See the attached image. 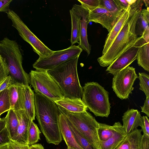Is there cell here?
Listing matches in <instances>:
<instances>
[{
    "mask_svg": "<svg viewBox=\"0 0 149 149\" xmlns=\"http://www.w3.org/2000/svg\"><path fill=\"white\" fill-rule=\"evenodd\" d=\"M143 4L142 0H136L130 5L128 15L123 27L107 51L97 59L100 66H109L122 53L135 44L138 38L135 32L136 24Z\"/></svg>",
    "mask_w": 149,
    "mask_h": 149,
    "instance_id": "1",
    "label": "cell"
},
{
    "mask_svg": "<svg viewBox=\"0 0 149 149\" xmlns=\"http://www.w3.org/2000/svg\"><path fill=\"white\" fill-rule=\"evenodd\" d=\"M35 116L47 142L58 145L62 137L59 125L61 111L54 101L38 92L35 93Z\"/></svg>",
    "mask_w": 149,
    "mask_h": 149,
    "instance_id": "2",
    "label": "cell"
},
{
    "mask_svg": "<svg viewBox=\"0 0 149 149\" xmlns=\"http://www.w3.org/2000/svg\"><path fill=\"white\" fill-rule=\"evenodd\" d=\"M79 56L70 59L54 68L47 71L56 82L65 97L81 99L83 88L80 83L77 71Z\"/></svg>",
    "mask_w": 149,
    "mask_h": 149,
    "instance_id": "3",
    "label": "cell"
},
{
    "mask_svg": "<svg viewBox=\"0 0 149 149\" xmlns=\"http://www.w3.org/2000/svg\"><path fill=\"white\" fill-rule=\"evenodd\" d=\"M20 47L15 40L5 37L0 40V54L7 65L8 75L13 84L29 86L30 77L22 65L23 57Z\"/></svg>",
    "mask_w": 149,
    "mask_h": 149,
    "instance_id": "4",
    "label": "cell"
},
{
    "mask_svg": "<svg viewBox=\"0 0 149 149\" xmlns=\"http://www.w3.org/2000/svg\"><path fill=\"white\" fill-rule=\"evenodd\" d=\"M81 100L95 116L108 117L110 114L111 106L109 93L97 83L85 84L83 88Z\"/></svg>",
    "mask_w": 149,
    "mask_h": 149,
    "instance_id": "5",
    "label": "cell"
},
{
    "mask_svg": "<svg viewBox=\"0 0 149 149\" xmlns=\"http://www.w3.org/2000/svg\"><path fill=\"white\" fill-rule=\"evenodd\" d=\"M74 126L91 143L93 149H101L97 130L99 123L86 111L72 113L58 107Z\"/></svg>",
    "mask_w": 149,
    "mask_h": 149,
    "instance_id": "6",
    "label": "cell"
},
{
    "mask_svg": "<svg viewBox=\"0 0 149 149\" xmlns=\"http://www.w3.org/2000/svg\"><path fill=\"white\" fill-rule=\"evenodd\" d=\"M30 84L35 92H38L54 101L64 97L59 87L46 71L32 70Z\"/></svg>",
    "mask_w": 149,
    "mask_h": 149,
    "instance_id": "7",
    "label": "cell"
},
{
    "mask_svg": "<svg viewBox=\"0 0 149 149\" xmlns=\"http://www.w3.org/2000/svg\"><path fill=\"white\" fill-rule=\"evenodd\" d=\"M6 14L12 22V26L17 30L23 39L31 46L33 51L39 56V58L47 57L54 52L46 46L31 31L15 11L10 10Z\"/></svg>",
    "mask_w": 149,
    "mask_h": 149,
    "instance_id": "8",
    "label": "cell"
},
{
    "mask_svg": "<svg viewBox=\"0 0 149 149\" xmlns=\"http://www.w3.org/2000/svg\"><path fill=\"white\" fill-rule=\"evenodd\" d=\"M82 50L79 45H73L63 50L54 51L47 57L39 58L33 66L36 70H50L70 59L79 56Z\"/></svg>",
    "mask_w": 149,
    "mask_h": 149,
    "instance_id": "9",
    "label": "cell"
},
{
    "mask_svg": "<svg viewBox=\"0 0 149 149\" xmlns=\"http://www.w3.org/2000/svg\"><path fill=\"white\" fill-rule=\"evenodd\" d=\"M138 78L135 68L129 66L114 75L112 87L117 96L121 100L127 99L132 93L134 83Z\"/></svg>",
    "mask_w": 149,
    "mask_h": 149,
    "instance_id": "10",
    "label": "cell"
},
{
    "mask_svg": "<svg viewBox=\"0 0 149 149\" xmlns=\"http://www.w3.org/2000/svg\"><path fill=\"white\" fill-rule=\"evenodd\" d=\"M139 48L140 45L137 38L135 44L116 58L107 68L106 71L114 75L129 66L136 59Z\"/></svg>",
    "mask_w": 149,
    "mask_h": 149,
    "instance_id": "11",
    "label": "cell"
},
{
    "mask_svg": "<svg viewBox=\"0 0 149 149\" xmlns=\"http://www.w3.org/2000/svg\"><path fill=\"white\" fill-rule=\"evenodd\" d=\"M123 10L110 12L104 8L97 7L89 11L88 22H94L99 23L109 32L116 19Z\"/></svg>",
    "mask_w": 149,
    "mask_h": 149,
    "instance_id": "12",
    "label": "cell"
},
{
    "mask_svg": "<svg viewBox=\"0 0 149 149\" xmlns=\"http://www.w3.org/2000/svg\"><path fill=\"white\" fill-rule=\"evenodd\" d=\"M15 111L18 119V126L17 134L11 141L20 144H27L29 130L33 120L24 109Z\"/></svg>",
    "mask_w": 149,
    "mask_h": 149,
    "instance_id": "13",
    "label": "cell"
},
{
    "mask_svg": "<svg viewBox=\"0 0 149 149\" xmlns=\"http://www.w3.org/2000/svg\"><path fill=\"white\" fill-rule=\"evenodd\" d=\"M75 5L81 17L79 46L86 52L88 56L91 51V46L88 42L87 34L89 11L81 5Z\"/></svg>",
    "mask_w": 149,
    "mask_h": 149,
    "instance_id": "14",
    "label": "cell"
},
{
    "mask_svg": "<svg viewBox=\"0 0 149 149\" xmlns=\"http://www.w3.org/2000/svg\"><path fill=\"white\" fill-rule=\"evenodd\" d=\"M130 5L123 10L116 19L106 38L102 52L104 54L107 51L125 22L129 13Z\"/></svg>",
    "mask_w": 149,
    "mask_h": 149,
    "instance_id": "15",
    "label": "cell"
},
{
    "mask_svg": "<svg viewBox=\"0 0 149 149\" xmlns=\"http://www.w3.org/2000/svg\"><path fill=\"white\" fill-rule=\"evenodd\" d=\"M141 117L140 112L137 109H132L124 113L122 116V126L127 134L140 126Z\"/></svg>",
    "mask_w": 149,
    "mask_h": 149,
    "instance_id": "16",
    "label": "cell"
},
{
    "mask_svg": "<svg viewBox=\"0 0 149 149\" xmlns=\"http://www.w3.org/2000/svg\"><path fill=\"white\" fill-rule=\"evenodd\" d=\"M59 125L62 137L67 147L75 149H83L77 142L69 127L67 117L61 112L59 117Z\"/></svg>",
    "mask_w": 149,
    "mask_h": 149,
    "instance_id": "17",
    "label": "cell"
},
{
    "mask_svg": "<svg viewBox=\"0 0 149 149\" xmlns=\"http://www.w3.org/2000/svg\"><path fill=\"white\" fill-rule=\"evenodd\" d=\"M22 86L23 109L33 121L35 117V93L29 86Z\"/></svg>",
    "mask_w": 149,
    "mask_h": 149,
    "instance_id": "18",
    "label": "cell"
},
{
    "mask_svg": "<svg viewBox=\"0 0 149 149\" xmlns=\"http://www.w3.org/2000/svg\"><path fill=\"white\" fill-rule=\"evenodd\" d=\"M54 102L58 107L71 112H81L88 109L81 99H72L64 97Z\"/></svg>",
    "mask_w": 149,
    "mask_h": 149,
    "instance_id": "19",
    "label": "cell"
},
{
    "mask_svg": "<svg viewBox=\"0 0 149 149\" xmlns=\"http://www.w3.org/2000/svg\"><path fill=\"white\" fill-rule=\"evenodd\" d=\"M127 134L119 122L113 136L107 140L100 141L101 149H115L123 140Z\"/></svg>",
    "mask_w": 149,
    "mask_h": 149,
    "instance_id": "20",
    "label": "cell"
},
{
    "mask_svg": "<svg viewBox=\"0 0 149 149\" xmlns=\"http://www.w3.org/2000/svg\"><path fill=\"white\" fill-rule=\"evenodd\" d=\"M142 132L141 129H137L127 134L115 149H140Z\"/></svg>",
    "mask_w": 149,
    "mask_h": 149,
    "instance_id": "21",
    "label": "cell"
},
{
    "mask_svg": "<svg viewBox=\"0 0 149 149\" xmlns=\"http://www.w3.org/2000/svg\"><path fill=\"white\" fill-rule=\"evenodd\" d=\"M137 40L140 45L136 57L138 64L149 72V42H146L141 36L138 38Z\"/></svg>",
    "mask_w": 149,
    "mask_h": 149,
    "instance_id": "22",
    "label": "cell"
},
{
    "mask_svg": "<svg viewBox=\"0 0 149 149\" xmlns=\"http://www.w3.org/2000/svg\"><path fill=\"white\" fill-rule=\"evenodd\" d=\"M70 12L72 23L70 38L72 46L77 43H79L81 17L75 4H74L70 10Z\"/></svg>",
    "mask_w": 149,
    "mask_h": 149,
    "instance_id": "23",
    "label": "cell"
},
{
    "mask_svg": "<svg viewBox=\"0 0 149 149\" xmlns=\"http://www.w3.org/2000/svg\"><path fill=\"white\" fill-rule=\"evenodd\" d=\"M10 109H23L22 86L13 84L8 88Z\"/></svg>",
    "mask_w": 149,
    "mask_h": 149,
    "instance_id": "24",
    "label": "cell"
},
{
    "mask_svg": "<svg viewBox=\"0 0 149 149\" xmlns=\"http://www.w3.org/2000/svg\"><path fill=\"white\" fill-rule=\"evenodd\" d=\"M6 127L7 128L10 138L11 139L17 134L18 126V121L14 111L10 109L4 117Z\"/></svg>",
    "mask_w": 149,
    "mask_h": 149,
    "instance_id": "25",
    "label": "cell"
},
{
    "mask_svg": "<svg viewBox=\"0 0 149 149\" xmlns=\"http://www.w3.org/2000/svg\"><path fill=\"white\" fill-rule=\"evenodd\" d=\"M117 124L118 122H115L112 126L99 123L97 133L100 141H105L111 137L116 130Z\"/></svg>",
    "mask_w": 149,
    "mask_h": 149,
    "instance_id": "26",
    "label": "cell"
},
{
    "mask_svg": "<svg viewBox=\"0 0 149 149\" xmlns=\"http://www.w3.org/2000/svg\"><path fill=\"white\" fill-rule=\"evenodd\" d=\"M67 119L69 127L78 145L83 149H93L89 142L76 129L67 118Z\"/></svg>",
    "mask_w": 149,
    "mask_h": 149,
    "instance_id": "27",
    "label": "cell"
},
{
    "mask_svg": "<svg viewBox=\"0 0 149 149\" xmlns=\"http://www.w3.org/2000/svg\"><path fill=\"white\" fill-rule=\"evenodd\" d=\"M41 132L37 125L32 120L30 124L28 132L27 143L29 145L36 144L40 139Z\"/></svg>",
    "mask_w": 149,
    "mask_h": 149,
    "instance_id": "28",
    "label": "cell"
},
{
    "mask_svg": "<svg viewBox=\"0 0 149 149\" xmlns=\"http://www.w3.org/2000/svg\"><path fill=\"white\" fill-rule=\"evenodd\" d=\"M10 109L8 88L0 92V116Z\"/></svg>",
    "mask_w": 149,
    "mask_h": 149,
    "instance_id": "29",
    "label": "cell"
},
{
    "mask_svg": "<svg viewBox=\"0 0 149 149\" xmlns=\"http://www.w3.org/2000/svg\"><path fill=\"white\" fill-rule=\"evenodd\" d=\"M139 90L143 91L146 97L149 96V75L144 72H139Z\"/></svg>",
    "mask_w": 149,
    "mask_h": 149,
    "instance_id": "30",
    "label": "cell"
},
{
    "mask_svg": "<svg viewBox=\"0 0 149 149\" xmlns=\"http://www.w3.org/2000/svg\"><path fill=\"white\" fill-rule=\"evenodd\" d=\"M148 24L140 13L135 26V32L136 36H141L143 32L149 27Z\"/></svg>",
    "mask_w": 149,
    "mask_h": 149,
    "instance_id": "31",
    "label": "cell"
},
{
    "mask_svg": "<svg viewBox=\"0 0 149 149\" xmlns=\"http://www.w3.org/2000/svg\"><path fill=\"white\" fill-rule=\"evenodd\" d=\"M98 7L104 8L110 12L122 11L119 9L115 0H99Z\"/></svg>",
    "mask_w": 149,
    "mask_h": 149,
    "instance_id": "32",
    "label": "cell"
},
{
    "mask_svg": "<svg viewBox=\"0 0 149 149\" xmlns=\"http://www.w3.org/2000/svg\"><path fill=\"white\" fill-rule=\"evenodd\" d=\"M83 6L89 11H92L98 7L99 0H78Z\"/></svg>",
    "mask_w": 149,
    "mask_h": 149,
    "instance_id": "33",
    "label": "cell"
},
{
    "mask_svg": "<svg viewBox=\"0 0 149 149\" xmlns=\"http://www.w3.org/2000/svg\"><path fill=\"white\" fill-rule=\"evenodd\" d=\"M8 71L6 63L3 58L0 63V84L8 75Z\"/></svg>",
    "mask_w": 149,
    "mask_h": 149,
    "instance_id": "34",
    "label": "cell"
},
{
    "mask_svg": "<svg viewBox=\"0 0 149 149\" xmlns=\"http://www.w3.org/2000/svg\"><path fill=\"white\" fill-rule=\"evenodd\" d=\"M11 139L9 137L8 130L5 127L0 132V146L7 143H10Z\"/></svg>",
    "mask_w": 149,
    "mask_h": 149,
    "instance_id": "35",
    "label": "cell"
},
{
    "mask_svg": "<svg viewBox=\"0 0 149 149\" xmlns=\"http://www.w3.org/2000/svg\"><path fill=\"white\" fill-rule=\"evenodd\" d=\"M143 134L149 136V121L146 116L141 117V123L140 126Z\"/></svg>",
    "mask_w": 149,
    "mask_h": 149,
    "instance_id": "36",
    "label": "cell"
},
{
    "mask_svg": "<svg viewBox=\"0 0 149 149\" xmlns=\"http://www.w3.org/2000/svg\"><path fill=\"white\" fill-rule=\"evenodd\" d=\"M12 0H0V12L7 13L10 10V6Z\"/></svg>",
    "mask_w": 149,
    "mask_h": 149,
    "instance_id": "37",
    "label": "cell"
},
{
    "mask_svg": "<svg viewBox=\"0 0 149 149\" xmlns=\"http://www.w3.org/2000/svg\"><path fill=\"white\" fill-rule=\"evenodd\" d=\"M140 149H149V136L143 134L142 135Z\"/></svg>",
    "mask_w": 149,
    "mask_h": 149,
    "instance_id": "38",
    "label": "cell"
},
{
    "mask_svg": "<svg viewBox=\"0 0 149 149\" xmlns=\"http://www.w3.org/2000/svg\"><path fill=\"white\" fill-rule=\"evenodd\" d=\"M13 84L11 77L9 75L0 84V92L8 88Z\"/></svg>",
    "mask_w": 149,
    "mask_h": 149,
    "instance_id": "39",
    "label": "cell"
},
{
    "mask_svg": "<svg viewBox=\"0 0 149 149\" xmlns=\"http://www.w3.org/2000/svg\"><path fill=\"white\" fill-rule=\"evenodd\" d=\"M141 112L149 117V96L146 97L143 105L141 107Z\"/></svg>",
    "mask_w": 149,
    "mask_h": 149,
    "instance_id": "40",
    "label": "cell"
},
{
    "mask_svg": "<svg viewBox=\"0 0 149 149\" xmlns=\"http://www.w3.org/2000/svg\"><path fill=\"white\" fill-rule=\"evenodd\" d=\"M115 1L120 10L126 9L129 5L126 0H115Z\"/></svg>",
    "mask_w": 149,
    "mask_h": 149,
    "instance_id": "41",
    "label": "cell"
},
{
    "mask_svg": "<svg viewBox=\"0 0 149 149\" xmlns=\"http://www.w3.org/2000/svg\"><path fill=\"white\" fill-rule=\"evenodd\" d=\"M10 143L14 149H29L28 144H22L11 141Z\"/></svg>",
    "mask_w": 149,
    "mask_h": 149,
    "instance_id": "42",
    "label": "cell"
},
{
    "mask_svg": "<svg viewBox=\"0 0 149 149\" xmlns=\"http://www.w3.org/2000/svg\"><path fill=\"white\" fill-rule=\"evenodd\" d=\"M144 19L149 23V7L147 8V9H142L141 12Z\"/></svg>",
    "mask_w": 149,
    "mask_h": 149,
    "instance_id": "43",
    "label": "cell"
},
{
    "mask_svg": "<svg viewBox=\"0 0 149 149\" xmlns=\"http://www.w3.org/2000/svg\"><path fill=\"white\" fill-rule=\"evenodd\" d=\"M29 149H45L41 144L36 143L29 146Z\"/></svg>",
    "mask_w": 149,
    "mask_h": 149,
    "instance_id": "44",
    "label": "cell"
},
{
    "mask_svg": "<svg viewBox=\"0 0 149 149\" xmlns=\"http://www.w3.org/2000/svg\"><path fill=\"white\" fill-rule=\"evenodd\" d=\"M0 149H14L10 142L3 145L0 146Z\"/></svg>",
    "mask_w": 149,
    "mask_h": 149,
    "instance_id": "45",
    "label": "cell"
},
{
    "mask_svg": "<svg viewBox=\"0 0 149 149\" xmlns=\"http://www.w3.org/2000/svg\"><path fill=\"white\" fill-rule=\"evenodd\" d=\"M6 127V122L5 118H0V132Z\"/></svg>",
    "mask_w": 149,
    "mask_h": 149,
    "instance_id": "46",
    "label": "cell"
},
{
    "mask_svg": "<svg viewBox=\"0 0 149 149\" xmlns=\"http://www.w3.org/2000/svg\"><path fill=\"white\" fill-rule=\"evenodd\" d=\"M146 6L147 8L149 7V1L148 0H142Z\"/></svg>",
    "mask_w": 149,
    "mask_h": 149,
    "instance_id": "47",
    "label": "cell"
},
{
    "mask_svg": "<svg viewBox=\"0 0 149 149\" xmlns=\"http://www.w3.org/2000/svg\"><path fill=\"white\" fill-rule=\"evenodd\" d=\"M127 0V2H128L129 5H131L136 0Z\"/></svg>",
    "mask_w": 149,
    "mask_h": 149,
    "instance_id": "48",
    "label": "cell"
},
{
    "mask_svg": "<svg viewBox=\"0 0 149 149\" xmlns=\"http://www.w3.org/2000/svg\"><path fill=\"white\" fill-rule=\"evenodd\" d=\"M3 60V58L1 56L0 54V63H1Z\"/></svg>",
    "mask_w": 149,
    "mask_h": 149,
    "instance_id": "49",
    "label": "cell"
},
{
    "mask_svg": "<svg viewBox=\"0 0 149 149\" xmlns=\"http://www.w3.org/2000/svg\"><path fill=\"white\" fill-rule=\"evenodd\" d=\"M67 149H75L72 148L68 147Z\"/></svg>",
    "mask_w": 149,
    "mask_h": 149,
    "instance_id": "50",
    "label": "cell"
}]
</instances>
